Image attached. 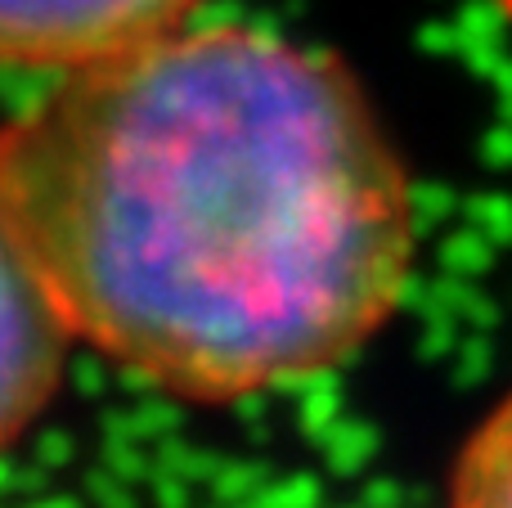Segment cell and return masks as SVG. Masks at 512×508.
<instances>
[{
	"label": "cell",
	"mask_w": 512,
	"mask_h": 508,
	"mask_svg": "<svg viewBox=\"0 0 512 508\" xmlns=\"http://www.w3.org/2000/svg\"><path fill=\"white\" fill-rule=\"evenodd\" d=\"M0 243L81 342L221 405L378 333L414 203L333 54L221 23L54 72L0 140Z\"/></svg>",
	"instance_id": "obj_1"
},
{
	"label": "cell",
	"mask_w": 512,
	"mask_h": 508,
	"mask_svg": "<svg viewBox=\"0 0 512 508\" xmlns=\"http://www.w3.org/2000/svg\"><path fill=\"white\" fill-rule=\"evenodd\" d=\"M203 0H0V50L14 68L68 72L189 27Z\"/></svg>",
	"instance_id": "obj_2"
},
{
	"label": "cell",
	"mask_w": 512,
	"mask_h": 508,
	"mask_svg": "<svg viewBox=\"0 0 512 508\" xmlns=\"http://www.w3.org/2000/svg\"><path fill=\"white\" fill-rule=\"evenodd\" d=\"M77 338V324L50 284L5 248V446H14L27 423L41 419Z\"/></svg>",
	"instance_id": "obj_3"
},
{
	"label": "cell",
	"mask_w": 512,
	"mask_h": 508,
	"mask_svg": "<svg viewBox=\"0 0 512 508\" xmlns=\"http://www.w3.org/2000/svg\"><path fill=\"white\" fill-rule=\"evenodd\" d=\"M450 508H512V396L463 446Z\"/></svg>",
	"instance_id": "obj_4"
},
{
	"label": "cell",
	"mask_w": 512,
	"mask_h": 508,
	"mask_svg": "<svg viewBox=\"0 0 512 508\" xmlns=\"http://www.w3.org/2000/svg\"><path fill=\"white\" fill-rule=\"evenodd\" d=\"M495 5H499V9H504V14H508V18H512V0H495Z\"/></svg>",
	"instance_id": "obj_5"
}]
</instances>
